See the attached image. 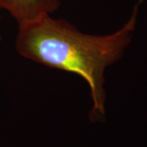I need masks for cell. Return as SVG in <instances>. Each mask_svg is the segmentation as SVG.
Segmentation results:
<instances>
[{
	"instance_id": "cell-1",
	"label": "cell",
	"mask_w": 147,
	"mask_h": 147,
	"mask_svg": "<svg viewBox=\"0 0 147 147\" xmlns=\"http://www.w3.org/2000/svg\"><path fill=\"white\" fill-rule=\"evenodd\" d=\"M142 2L134 6L123 26L105 35L84 34L63 19L41 16L18 26L16 51L32 61L82 77L92 100L90 120L100 121L105 115V69L119 61L129 46Z\"/></svg>"
},
{
	"instance_id": "cell-2",
	"label": "cell",
	"mask_w": 147,
	"mask_h": 147,
	"mask_svg": "<svg viewBox=\"0 0 147 147\" xmlns=\"http://www.w3.org/2000/svg\"><path fill=\"white\" fill-rule=\"evenodd\" d=\"M60 0H0V10L7 11L18 26L51 15L60 6Z\"/></svg>"
},
{
	"instance_id": "cell-3",
	"label": "cell",
	"mask_w": 147,
	"mask_h": 147,
	"mask_svg": "<svg viewBox=\"0 0 147 147\" xmlns=\"http://www.w3.org/2000/svg\"><path fill=\"white\" fill-rule=\"evenodd\" d=\"M142 1H143V0H142Z\"/></svg>"
}]
</instances>
